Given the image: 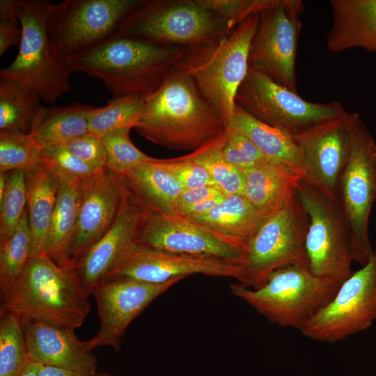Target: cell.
<instances>
[{"instance_id":"obj_19","label":"cell","mask_w":376,"mask_h":376,"mask_svg":"<svg viewBox=\"0 0 376 376\" xmlns=\"http://www.w3.org/2000/svg\"><path fill=\"white\" fill-rule=\"evenodd\" d=\"M127 187L119 175L105 168L78 182V214L70 258L75 262L109 229Z\"/></svg>"},{"instance_id":"obj_16","label":"cell","mask_w":376,"mask_h":376,"mask_svg":"<svg viewBox=\"0 0 376 376\" xmlns=\"http://www.w3.org/2000/svg\"><path fill=\"white\" fill-rule=\"evenodd\" d=\"M182 279L152 283L125 276L103 279L93 292L100 328L93 338L86 341L88 348L93 351L107 346L119 350L131 322L157 297Z\"/></svg>"},{"instance_id":"obj_22","label":"cell","mask_w":376,"mask_h":376,"mask_svg":"<svg viewBox=\"0 0 376 376\" xmlns=\"http://www.w3.org/2000/svg\"><path fill=\"white\" fill-rule=\"evenodd\" d=\"M326 45L333 53L362 48L376 52V0H331Z\"/></svg>"},{"instance_id":"obj_1","label":"cell","mask_w":376,"mask_h":376,"mask_svg":"<svg viewBox=\"0 0 376 376\" xmlns=\"http://www.w3.org/2000/svg\"><path fill=\"white\" fill-rule=\"evenodd\" d=\"M134 129L157 145L192 152L222 134L226 127L192 79L177 65L154 93L143 97Z\"/></svg>"},{"instance_id":"obj_35","label":"cell","mask_w":376,"mask_h":376,"mask_svg":"<svg viewBox=\"0 0 376 376\" xmlns=\"http://www.w3.org/2000/svg\"><path fill=\"white\" fill-rule=\"evenodd\" d=\"M41 160V148L36 143L31 134L0 131V173L19 169L26 171Z\"/></svg>"},{"instance_id":"obj_36","label":"cell","mask_w":376,"mask_h":376,"mask_svg":"<svg viewBox=\"0 0 376 376\" xmlns=\"http://www.w3.org/2000/svg\"><path fill=\"white\" fill-rule=\"evenodd\" d=\"M26 209L25 171L19 169L8 172L6 190L0 199V241L13 233Z\"/></svg>"},{"instance_id":"obj_32","label":"cell","mask_w":376,"mask_h":376,"mask_svg":"<svg viewBox=\"0 0 376 376\" xmlns=\"http://www.w3.org/2000/svg\"><path fill=\"white\" fill-rule=\"evenodd\" d=\"M143 105V97L125 96L112 97L102 107L92 109L88 117V128L100 137L123 128L135 127Z\"/></svg>"},{"instance_id":"obj_33","label":"cell","mask_w":376,"mask_h":376,"mask_svg":"<svg viewBox=\"0 0 376 376\" xmlns=\"http://www.w3.org/2000/svg\"><path fill=\"white\" fill-rule=\"evenodd\" d=\"M24 323L15 314L0 312V376H19L29 361Z\"/></svg>"},{"instance_id":"obj_23","label":"cell","mask_w":376,"mask_h":376,"mask_svg":"<svg viewBox=\"0 0 376 376\" xmlns=\"http://www.w3.org/2000/svg\"><path fill=\"white\" fill-rule=\"evenodd\" d=\"M243 172V195L263 219L285 207L297 195L302 180L288 168L271 160Z\"/></svg>"},{"instance_id":"obj_3","label":"cell","mask_w":376,"mask_h":376,"mask_svg":"<svg viewBox=\"0 0 376 376\" xmlns=\"http://www.w3.org/2000/svg\"><path fill=\"white\" fill-rule=\"evenodd\" d=\"M1 311L25 324L47 323L75 330L91 311L87 294L75 264L61 266L45 254L31 256L20 274L0 285Z\"/></svg>"},{"instance_id":"obj_38","label":"cell","mask_w":376,"mask_h":376,"mask_svg":"<svg viewBox=\"0 0 376 376\" xmlns=\"http://www.w3.org/2000/svg\"><path fill=\"white\" fill-rule=\"evenodd\" d=\"M41 150L42 162L59 182H78L96 172L65 145L47 146Z\"/></svg>"},{"instance_id":"obj_10","label":"cell","mask_w":376,"mask_h":376,"mask_svg":"<svg viewBox=\"0 0 376 376\" xmlns=\"http://www.w3.org/2000/svg\"><path fill=\"white\" fill-rule=\"evenodd\" d=\"M235 104L257 120L291 136L347 112L338 101H308L250 68L237 91Z\"/></svg>"},{"instance_id":"obj_20","label":"cell","mask_w":376,"mask_h":376,"mask_svg":"<svg viewBox=\"0 0 376 376\" xmlns=\"http://www.w3.org/2000/svg\"><path fill=\"white\" fill-rule=\"evenodd\" d=\"M148 210L127 187L121 207L111 226L75 263L88 296L120 256L136 242Z\"/></svg>"},{"instance_id":"obj_27","label":"cell","mask_w":376,"mask_h":376,"mask_svg":"<svg viewBox=\"0 0 376 376\" xmlns=\"http://www.w3.org/2000/svg\"><path fill=\"white\" fill-rule=\"evenodd\" d=\"M187 219L246 244L263 219L243 194H226L208 212Z\"/></svg>"},{"instance_id":"obj_34","label":"cell","mask_w":376,"mask_h":376,"mask_svg":"<svg viewBox=\"0 0 376 376\" xmlns=\"http://www.w3.org/2000/svg\"><path fill=\"white\" fill-rule=\"evenodd\" d=\"M31 235L26 209L20 222L8 238L0 241V285L14 281L31 257Z\"/></svg>"},{"instance_id":"obj_9","label":"cell","mask_w":376,"mask_h":376,"mask_svg":"<svg viewBox=\"0 0 376 376\" xmlns=\"http://www.w3.org/2000/svg\"><path fill=\"white\" fill-rule=\"evenodd\" d=\"M141 0H64L49 2L48 29L54 54L65 60L120 33Z\"/></svg>"},{"instance_id":"obj_7","label":"cell","mask_w":376,"mask_h":376,"mask_svg":"<svg viewBox=\"0 0 376 376\" xmlns=\"http://www.w3.org/2000/svg\"><path fill=\"white\" fill-rule=\"evenodd\" d=\"M348 157L338 184L337 202L348 226L353 261L365 265L373 252L369 218L376 201V141L360 115L347 112Z\"/></svg>"},{"instance_id":"obj_28","label":"cell","mask_w":376,"mask_h":376,"mask_svg":"<svg viewBox=\"0 0 376 376\" xmlns=\"http://www.w3.org/2000/svg\"><path fill=\"white\" fill-rule=\"evenodd\" d=\"M78 214V182H60L47 235L45 255L56 264H75L70 258Z\"/></svg>"},{"instance_id":"obj_14","label":"cell","mask_w":376,"mask_h":376,"mask_svg":"<svg viewBox=\"0 0 376 376\" xmlns=\"http://www.w3.org/2000/svg\"><path fill=\"white\" fill-rule=\"evenodd\" d=\"M376 320V250L367 263L340 283L334 298L300 332L311 340L334 343L365 331Z\"/></svg>"},{"instance_id":"obj_8","label":"cell","mask_w":376,"mask_h":376,"mask_svg":"<svg viewBox=\"0 0 376 376\" xmlns=\"http://www.w3.org/2000/svg\"><path fill=\"white\" fill-rule=\"evenodd\" d=\"M233 29L196 0H141L123 19L119 33L190 47L219 40Z\"/></svg>"},{"instance_id":"obj_17","label":"cell","mask_w":376,"mask_h":376,"mask_svg":"<svg viewBox=\"0 0 376 376\" xmlns=\"http://www.w3.org/2000/svg\"><path fill=\"white\" fill-rule=\"evenodd\" d=\"M136 242L176 253L218 257L244 266L246 259V243L219 235L187 218L150 210Z\"/></svg>"},{"instance_id":"obj_2","label":"cell","mask_w":376,"mask_h":376,"mask_svg":"<svg viewBox=\"0 0 376 376\" xmlns=\"http://www.w3.org/2000/svg\"><path fill=\"white\" fill-rule=\"evenodd\" d=\"M187 49L118 33L64 61L72 72L100 79L113 97H145L162 84Z\"/></svg>"},{"instance_id":"obj_18","label":"cell","mask_w":376,"mask_h":376,"mask_svg":"<svg viewBox=\"0 0 376 376\" xmlns=\"http://www.w3.org/2000/svg\"><path fill=\"white\" fill-rule=\"evenodd\" d=\"M346 114L315 124L292 136L306 166L302 180L336 201L339 178L350 149Z\"/></svg>"},{"instance_id":"obj_25","label":"cell","mask_w":376,"mask_h":376,"mask_svg":"<svg viewBox=\"0 0 376 376\" xmlns=\"http://www.w3.org/2000/svg\"><path fill=\"white\" fill-rule=\"evenodd\" d=\"M119 175L129 190L150 210L177 216L175 204L185 188L173 174L157 162V158Z\"/></svg>"},{"instance_id":"obj_6","label":"cell","mask_w":376,"mask_h":376,"mask_svg":"<svg viewBox=\"0 0 376 376\" xmlns=\"http://www.w3.org/2000/svg\"><path fill=\"white\" fill-rule=\"evenodd\" d=\"M49 2L14 0L22 37L15 59L0 70V79L27 87L51 104L69 93L72 84L66 62L52 51L48 29Z\"/></svg>"},{"instance_id":"obj_37","label":"cell","mask_w":376,"mask_h":376,"mask_svg":"<svg viewBox=\"0 0 376 376\" xmlns=\"http://www.w3.org/2000/svg\"><path fill=\"white\" fill-rule=\"evenodd\" d=\"M127 127L110 132L100 137L107 152L106 168L122 175L153 157L139 150L132 143Z\"/></svg>"},{"instance_id":"obj_12","label":"cell","mask_w":376,"mask_h":376,"mask_svg":"<svg viewBox=\"0 0 376 376\" xmlns=\"http://www.w3.org/2000/svg\"><path fill=\"white\" fill-rule=\"evenodd\" d=\"M297 195L308 217L305 240L308 269L316 276L342 283L352 273L353 259L348 226L339 204L303 180Z\"/></svg>"},{"instance_id":"obj_5","label":"cell","mask_w":376,"mask_h":376,"mask_svg":"<svg viewBox=\"0 0 376 376\" xmlns=\"http://www.w3.org/2000/svg\"><path fill=\"white\" fill-rule=\"evenodd\" d=\"M340 285L308 268L288 265L272 272L257 288L237 283L230 290L270 322L300 331L334 298Z\"/></svg>"},{"instance_id":"obj_30","label":"cell","mask_w":376,"mask_h":376,"mask_svg":"<svg viewBox=\"0 0 376 376\" xmlns=\"http://www.w3.org/2000/svg\"><path fill=\"white\" fill-rule=\"evenodd\" d=\"M93 108L79 104L48 108L42 120L31 133L34 141L41 148L65 145L89 132L88 117Z\"/></svg>"},{"instance_id":"obj_31","label":"cell","mask_w":376,"mask_h":376,"mask_svg":"<svg viewBox=\"0 0 376 376\" xmlns=\"http://www.w3.org/2000/svg\"><path fill=\"white\" fill-rule=\"evenodd\" d=\"M224 132L186 155L203 166L214 185L226 194H243L245 187L243 171L228 162L221 155Z\"/></svg>"},{"instance_id":"obj_39","label":"cell","mask_w":376,"mask_h":376,"mask_svg":"<svg viewBox=\"0 0 376 376\" xmlns=\"http://www.w3.org/2000/svg\"><path fill=\"white\" fill-rule=\"evenodd\" d=\"M221 152L228 162L242 171L270 160L246 136L230 128L225 130Z\"/></svg>"},{"instance_id":"obj_15","label":"cell","mask_w":376,"mask_h":376,"mask_svg":"<svg viewBox=\"0 0 376 376\" xmlns=\"http://www.w3.org/2000/svg\"><path fill=\"white\" fill-rule=\"evenodd\" d=\"M193 274L230 278L247 286L244 266L218 257L190 255L134 243L117 260L105 278L125 276L163 283Z\"/></svg>"},{"instance_id":"obj_43","label":"cell","mask_w":376,"mask_h":376,"mask_svg":"<svg viewBox=\"0 0 376 376\" xmlns=\"http://www.w3.org/2000/svg\"><path fill=\"white\" fill-rule=\"evenodd\" d=\"M21 25L16 15L14 0L0 1V56L13 45L19 46Z\"/></svg>"},{"instance_id":"obj_29","label":"cell","mask_w":376,"mask_h":376,"mask_svg":"<svg viewBox=\"0 0 376 376\" xmlns=\"http://www.w3.org/2000/svg\"><path fill=\"white\" fill-rule=\"evenodd\" d=\"M33 90L0 79V131L31 134L44 118L47 107Z\"/></svg>"},{"instance_id":"obj_24","label":"cell","mask_w":376,"mask_h":376,"mask_svg":"<svg viewBox=\"0 0 376 376\" xmlns=\"http://www.w3.org/2000/svg\"><path fill=\"white\" fill-rule=\"evenodd\" d=\"M228 128L244 134L267 158L304 179L306 166L303 154L292 136L257 120L237 104Z\"/></svg>"},{"instance_id":"obj_21","label":"cell","mask_w":376,"mask_h":376,"mask_svg":"<svg viewBox=\"0 0 376 376\" xmlns=\"http://www.w3.org/2000/svg\"><path fill=\"white\" fill-rule=\"evenodd\" d=\"M29 360L64 369L82 376H93L97 359L75 330L40 322L24 324Z\"/></svg>"},{"instance_id":"obj_26","label":"cell","mask_w":376,"mask_h":376,"mask_svg":"<svg viewBox=\"0 0 376 376\" xmlns=\"http://www.w3.org/2000/svg\"><path fill=\"white\" fill-rule=\"evenodd\" d=\"M26 210L31 235V256L45 254L49 226L60 182L41 162L25 171Z\"/></svg>"},{"instance_id":"obj_4","label":"cell","mask_w":376,"mask_h":376,"mask_svg":"<svg viewBox=\"0 0 376 376\" xmlns=\"http://www.w3.org/2000/svg\"><path fill=\"white\" fill-rule=\"evenodd\" d=\"M259 14L250 16L214 42L187 47L178 65L218 112L226 129L233 116L237 91L249 71Z\"/></svg>"},{"instance_id":"obj_46","label":"cell","mask_w":376,"mask_h":376,"mask_svg":"<svg viewBox=\"0 0 376 376\" xmlns=\"http://www.w3.org/2000/svg\"><path fill=\"white\" fill-rule=\"evenodd\" d=\"M40 364L29 361L19 376H38Z\"/></svg>"},{"instance_id":"obj_11","label":"cell","mask_w":376,"mask_h":376,"mask_svg":"<svg viewBox=\"0 0 376 376\" xmlns=\"http://www.w3.org/2000/svg\"><path fill=\"white\" fill-rule=\"evenodd\" d=\"M308 217L297 195L267 216L247 243L244 267L247 286L257 288L276 269L288 265L308 268L305 240Z\"/></svg>"},{"instance_id":"obj_42","label":"cell","mask_w":376,"mask_h":376,"mask_svg":"<svg viewBox=\"0 0 376 376\" xmlns=\"http://www.w3.org/2000/svg\"><path fill=\"white\" fill-rule=\"evenodd\" d=\"M65 146L95 171L106 168V150L101 138L95 134L88 132L73 139Z\"/></svg>"},{"instance_id":"obj_13","label":"cell","mask_w":376,"mask_h":376,"mask_svg":"<svg viewBox=\"0 0 376 376\" xmlns=\"http://www.w3.org/2000/svg\"><path fill=\"white\" fill-rule=\"evenodd\" d=\"M301 0H272L259 14L249 65L297 93L296 58L304 11Z\"/></svg>"},{"instance_id":"obj_41","label":"cell","mask_w":376,"mask_h":376,"mask_svg":"<svg viewBox=\"0 0 376 376\" xmlns=\"http://www.w3.org/2000/svg\"><path fill=\"white\" fill-rule=\"evenodd\" d=\"M157 162L173 174L185 189L216 186L207 170L186 155L169 159L157 158Z\"/></svg>"},{"instance_id":"obj_44","label":"cell","mask_w":376,"mask_h":376,"mask_svg":"<svg viewBox=\"0 0 376 376\" xmlns=\"http://www.w3.org/2000/svg\"><path fill=\"white\" fill-rule=\"evenodd\" d=\"M226 194L217 186L185 189L177 200L175 211L178 216L183 210L208 198Z\"/></svg>"},{"instance_id":"obj_40","label":"cell","mask_w":376,"mask_h":376,"mask_svg":"<svg viewBox=\"0 0 376 376\" xmlns=\"http://www.w3.org/2000/svg\"><path fill=\"white\" fill-rule=\"evenodd\" d=\"M202 7L218 15L235 28L250 16L260 14L272 0H196Z\"/></svg>"},{"instance_id":"obj_45","label":"cell","mask_w":376,"mask_h":376,"mask_svg":"<svg viewBox=\"0 0 376 376\" xmlns=\"http://www.w3.org/2000/svg\"><path fill=\"white\" fill-rule=\"evenodd\" d=\"M38 376H82L62 368L40 364Z\"/></svg>"}]
</instances>
